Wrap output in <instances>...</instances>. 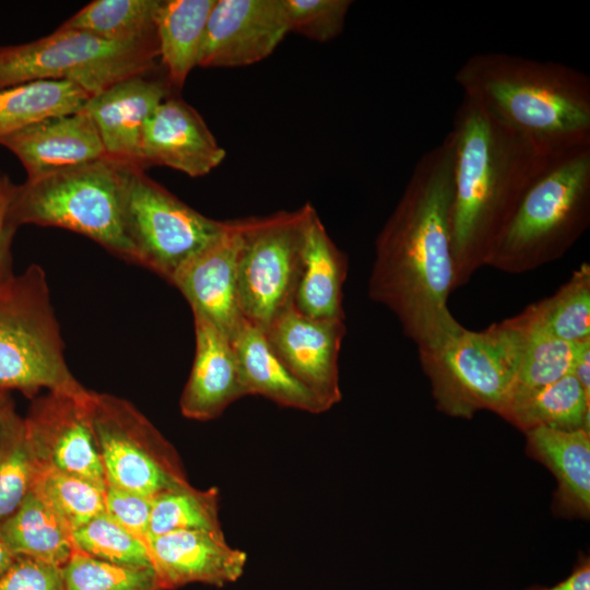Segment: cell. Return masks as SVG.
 I'll use <instances>...</instances> for the list:
<instances>
[{"mask_svg": "<svg viewBox=\"0 0 590 590\" xmlns=\"http://www.w3.org/2000/svg\"><path fill=\"white\" fill-rule=\"evenodd\" d=\"M452 198L453 148L447 133L420 157L375 241L368 295L397 317L417 347L459 323L448 307L455 291Z\"/></svg>", "mask_w": 590, "mask_h": 590, "instance_id": "obj_1", "label": "cell"}, {"mask_svg": "<svg viewBox=\"0 0 590 590\" xmlns=\"http://www.w3.org/2000/svg\"><path fill=\"white\" fill-rule=\"evenodd\" d=\"M455 290L485 266L499 233L555 156L462 98L451 129Z\"/></svg>", "mask_w": 590, "mask_h": 590, "instance_id": "obj_2", "label": "cell"}, {"mask_svg": "<svg viewBox=\"0 0 590 590\" xmlns=\"http://www.w3.org/2000/svg\"><path fill=\"white\" fill-rule=\"evenodd\" d=\"M455 80L464 98L552 155L590 145V79L573 67L480 52Z\"/></svg>", "mask_w": 590, "mask_h": 590, "instance_id": "obj_3", "label": "cell"}, {"mask_svg": "<svg viewBox=\"0 0 590 590\" xmlns=\"http://www.w3.org/2000/svg\"><path fill=\"white\" fill-rule=\"evenodd\" d=\"M590 224V145L555 155L499 233L485 266L524 273L562 258Z\"/></svg>", "mask_w": 590, "mask_h": 590, "instance_id": "obj_4", "label": "cell"}, {"mask_svg": "<svg viewBox=\"0 0 590 590\" xmlns=\"http://www.w3.org/2000/svg\"><path fill=\"white\" fill-rule=\"evenodd\" d=\"M130 165L109 157L15 185L9 219L69 229L135 263L123 226V194Z\"/></svg>", "mask_w": 590, "mask_h": 590, "instance_id": "obj_5", "label": "cell"}, {"mask_svg": "<svg viewBox=\"0 0 590 590\" xmlns=\"http://www.w3.org/2000/svg\"><path fill=\"white\" fill-rule=\"evenodd\" d=\"M42 389L86 390L67 365L46 273L31 264L0 286V390L34 398Z\"/></svg>", "mask_w": 590, "mask_h": 590, "instance_id": "obj_6", "label": "cell"}, {"mask_svg": "<svg viewBox=\"0 0 590 590\" xmlns=\"http://www.w3.org/2000/svg\"><path fill=\"white\" fill-rule=\"evenodd\" d=\"M417 352L439 411L459 418L482 410L500 413L517 367V339L508 319L481 331L458 323Z\"/></svg>", "mask_w": 590, "mask_h": 590, "instance_id": "obj_7", "label": "cell"}, {"mask_svg": "<svg viewBox=\"0 0 590 590\" xmlns=\"http://www.w3.org/2000/svg\"><path fill=\"white\" fill-rule=\"evenodd\" d=\"M157 59V38L110 42L59 26L33 42L0 47V90L63 80L92 97L120 80L153 71Z\"/></svg>", "mask_w": 590, "mask_h": 590, "instance_id": "obj_8", "label": "cell"}, {"mask_svg": "<svg viewBox=\"0 0 590 590\" xmlns=\"http://www.w3.org/2000/svg\"><path fill=\"white\" fill-rule=\"evenodd\" d=\"M314 209L307 202L294 211L239 219L238 307L262 330L293 305Z\"/></svg>", "mask_w": 590, "mask_h": 590, "instance_id": "obj_9", "label": "cell"}, {"mask_svg": "<svg viewBox=\"0 0 590 590\" xmlns=\"http://www.w3.org/2000/svg\"><path fill=\"white\" fill-rule=\"evenodd\" d=\"M90 412L107 487L154 499L189 485L174 447L129 401L91 391Z\"/></svg>", "mask_w": 590, "mask_h": 590, "instance_id": "obj_10", "label": "cell"}, {"mask_svg": "<svg viewBox=\"0 0 590 590\" xmlns=\"http://www.w3.org/2000/svg\"><path fill=\"white\" fill-rule=\"evenodd\" d=\"M123 226L135 263L169 283L177 272L224 228L130 167L123 194Z\"/></svg>", "mask_w": 590, "mask_h": 590, "instance_id": "obj_11", "label": "cell"}, {"mask_svg": "<svg viewBox=\"0 0 590 590\" xmlns=\"http://www.w3.org/2000/svg\"><path fill=\"white\" fill-rule=\"evenodd\" d=\"M91 390L48 391L33 400L24 417L39 469H52L107 489L90 412Z\"/></svg>", "mask_w": 590, "mask_h": 590, "instance_id": "obj_12", "label": "cell"}, {"mask_svg": "<svg viewBox=\"0 0 590 590\" xmlns=\"http://www.w3.org/2000/svg\"><path fill=\"white\" fill-rule=\"evenodd\" d=\"M290 33L283 0H215L198 67L236 68L269 57Z\"/></svg>", "mask_w": 590, "mask_h": 590, "instance_id": "obj_13", "label": "cell"}, {"mask_svg": "<svg viewBox=\"0 0 590 590\" xmlns=\"http://www.w3.org/2000/svg\"><path fill=\"white\" fill-rule=\"evenodd\" d=\"M287 369L330 410L342 399L339 354L346 333L344 319H319L285 309L263 330Z\"/></svg>", "mask_w": 590, "mask_h": 590, "instance_id": "obj_14", "label": "cell"}, {"mask_svg": "<svg viewBox=\"0 0 590 590\" xmlns=\"http://www.w3.org/2000/svg\"><path fill=\"white\" fill-rule=\"evenodd\" d=\"M239 249V219L225 221L223 231L170 282L187 299L193 316L204 319L231 339L244 320L237 299Z\"/></svg>", "mask_w": 590, "mask_h": 590, "instance_id": "obj_15", "label": "cell"}, {"mask_svg": "<svg viewBox=\"0 0 590 590\" xmlns=\"http://www.w3.org/2000/svg\"><path fill=\"white\" fill-rule=\"evenodd\" d=\"M172 88L165 75L150 71L120 80L87 101L83 110L92 118L107 157L145 170L143 126Z\"/></svg>", "mask_w": 590, "mask_h": 590, "instance_id": "obj_16", "label": "cell"}, {"mask_svg": "<svg viewBox=\"0 0 590 590\" xmlns=\"http://www.w3.org/2000/svg\"><path fill=\"white\" fill-rule=\"evenodd\" d=\"M144 167L167 166L190 177L208 175L225 158L201 115L181 98L169 96L146 119L141 138Z\"/></svg>", "mask_w": 590, "mask_h": 590, "instance_id": "obj_17", "label": "cell"}, {"mask_svg": "<svg viewBox=\"0 0 590 590\" xmlns=\"http://www.w3.org/2000/svg\"><path fill=\"white\" fill-rule=\"evenodd\" d=\"M34 180L106 157L92 118L79 113L50 117L0 139Z\"/></svg>", "mask_w": 590, "mask_h": 590, "instance_id": "obj_18", "label": "cell"}, {"mask_svg": "<svg viewBox=\"0 0 590 590\" xmlns=\"http://www.w3.org/2000/svg\"><path fill=\"white\" fill-rule=\"evenodd\" d=\"M153 569L162 589L190 582L224 586L244 573L247 555L222 530H184L152 538Z\"/></svg>", "mask_w": 590, "mask_h": 590, "instance_id": "obj_19", "label": "cell"}, {"mask_svg": "<svg viewBox=\"0 0 590 590\" xmlns=\"http://www.w3.org/2000/svg\"><path fill=\"white\" fill-rule=\"evenodd\" d=\"M193 319L194 358L179 406L187 418L209 421L246 392L232 339L204 319Z\"/></svg>", "mask_w": 590, "mask_h": 590, "instance_id": "obj_20", "label": "cell"}, {"mask_svg": "<svg viewBox=\"0 0 590 590\" xmlns=\"http://www.w3.org/2000/svg\"><path fill=\"white\" fill-rule=\"evenodd\" d=\"M527 452L555 476L552 508L565 518L590 516V432L538 427L524 433Z\"/></svg>", "mask_w": 590, "mask_h": 590, "instance_id": "obj_21", "label": "cell"}, {"mask_svg": "<svg viewBox=\"0 0 590 590\" xmlns=\"http://www.w3.org/2000/svg\"><path fill=\"white\" fill-rule=\"evenodd\" d=\"M347 270V256L331 239L314 209L306 228L294 307L311 318L344 319L343 284Z\"/></svg>", "mask_w": 590, "mask_h": 590, "instance_id": "obj_22", "label": "cell"}, {"mask_svg": "<svg viewBox=\"0 0 590 590\" xmlns=\"http://www.w3.org/2000/svg\"><path fill=\"white\" fill-rule=\"evenodd\" d=\"M232 342L246 396H262L280 405L312 414L328 411L282 363L262 329L244 319Z\"/></svg>", "mask_w": 590, "mask_h": 590, "instance_id": "obj_23", "label": "cell"}, {"mask_svg": "<svg viewBox=\"0 0 590 590\" xmlns=\"http://www.w3.org/2000/svg\"><path fill=\"white\" fill-rule=\"evenodd\" d=\"M215 0H160L155 13L160 60L172 87L181 88L194 67Z\"/></svg>", "mask_w": 590, "mask_h": 590, "instance_id": "obj_24", "label": "cell"}, {"mask_svg": "<svg viewBox=\"0 0 590 590\" xmlns=\"http://www.w3.org/2000/svg\"><path fill=\"white\" fill-rule=\"evenodd\" d=\"M508 321L517 339V367L505 405L571 374L581 351L590 344V340L573 343L548 335L521 312Z\"/></svg>", "mask_w": 590, "mask_h": 590, "instance_id": "obj_25", "label": "cell"}, {"mask_svg": "<svg viewBox=\"0 0 590 590\" xmlns=\"http://www.w3.org/2000/svg\"><path fill=\"white\" fill-rule=\"evenodd\" d=\"M499 416L523 433L538 427L590 432V396L569 374L508 402Z\"/></svg>", "mask_w": 590, "mask_h": 590, "instance_id": "obj_26", "label": "cell"}, {"mask_svg": "<svg viewBox=\"0 0 590 590\" xmlns=\"http://www.w3.org/2000/svg\"><path fill=\"white\" fill-rule=\"evenodd\" d=\"M0 540L16 557H31L61 568L74 550L70 533L33 491L12 515L0 521Z\"/></svg>", "mask_w": 590, "mask_h": 590, "instance_id": "obj_27", "label": "cell"}, {"mask_svg": "<svg viewBox=\"0 0 590 590\" xmlns=\"http://www.w3.org/2000/svg\"><path fill=\"white\" fill-rule=\"evenodd\" d=\"M91 95L63 80H39L0 90V139L44 119L81 111Z\"/></svg>", "mask_w": 590, "mask_h": 590, "instance_id": "obj_28", "label": "cell"}, {"mask_svg": "<svg viewBox=\"0 0 590 590\" xmlns=\"http://www.w3.org/2000/svg\"><path fill=\"white\" fill-rule=\"evenodd\" d=\"M521 315L556 339L573 343L590 340L589 263H581L553 295L527 306Z\"/></svg>", "mask_w": 590, "mask_h": 590, "instance_id": "obj_29", "label": "cell"}, {"mask_svg": "<svg viewBox=\"0 0 590 590\" xmlns=\"http://www.w3.org/2000/svg\"><path fill=\"white\" fill-rule=\"evenodd\" d=\"M160 0H94L60 27L84 32L110 42L156 37L155 13Z\"/></svg>", "mask_w": 590, "mask_h": 590, "instance_id": "obj_30", "label": "cell"}, {"mask_svg": "<svg viewBox=\"0 0 590 590\" xmlns=\"http://www.w3.org/2000/svg\"><path fill=\"white\" fill-rule=\"evenodd\" d=\"M32 491L71 536L75 530L106 511L107 489L69 473L39 469Z\"/></svg>", "mask_w": 590, "mask_h": 590, "instance_id": "obj_31", "label": "cell"}, {"mask_svg": "<svg viewBox=\"0 0 590 590\" xmlns=\"http://www.w3.org/2000/svg\"><path fill=\"white\" fill-rule=\"evenodd\" d=\"M38 471L24 417L14 411L0 432V521L21 506Z\"/></svg>", "mask_w": 590, "mask_h": 590, "instance_id": "obj_32", "label": "cell"}, {"mask_svg": "<svg viewBox=\"0 0 590 590\" xmlns=\"http://www.w3.org/2000/svg\"><path fill=\"white\" fill-rule=\"evenodd\" d=\"M217 502L216 488L199 491L190 484L157 496L150 511L152 538L184 530H222Z\"/></svg>", "mask_w": 590, "mask_h": 590, "instance_id": "obj_33", "label": "cell"}, {"mask_svg": "<svg viewBox=\"0 0 590 590\" xmlns=\"http://www.w3.org/2000/svg\"><path fill=\"white\" fill-rule=\"evenodd\" d=\"M61 570L66 590H163L153 568L108 563L76 548Z\"/></svg>", "mask_w": 590, "mask_h": 590, "instance_id": "obj_34", "label": "cell"}, {"mask_svg": "<svg viewBox=\"0 0 590 590\" xmlns=\"http://www.w3.org/2000/svg\"><path fill=\"white\" fill-rule=\"evenodd\" d=\"M74 548L108 563L153 568L145 548L106 511L75 530Z\"/></svg>", "mask_w": 590, "mask_h": 590, "instance_id": "obj_35", "label": "cell"}, {"mask_svg": "<svg viewBox=\"0 0 590 590\" xmlns=\"http://www.w3.org/2000/svg\"><path fill=\"white\" fill-rule=\"evenodd\" d=\"M350 0H283L290 32L329 42L342 32Z\"/></svg>", "mask_w": 590, "mask_h": 590, "instance_id": "obj_36", "label": "cell"}, {"mask_svg": "<svg viewBox=\"0 0 590 590\" xmlns=\"http://www.w3.org/2000/svg\"><path fill=\"white\" fill-rule=\"evenodd\" d=\"M153 499L113 487L106 491V512L110 515L148 552L153 565L150 511Z\"/></svg>", "mask_w": 590, "mask_h": 590, "instance_id": "obj_37", "label": "cell"}, {"mask_svg": "<svg viewBox=\"0 0 590 590\" xmlns=\"http://www.w3.org/2000/svg\"><path fill=\"white\" fill-rule=\"evenodd\" d=\"M0 590H66L61 567L17 556L0 577Z\"/></svg>", "mask_w": 590, "mask_h": 590, "instance_id": "obj_38", "label": "cell"}, {"mask_svg": "<svg viewBox=\"0 0 590 590\" xmlns=\"http://www.w3.org/2000/svg\"><path fill=\"white\" fill-rule=\"evenodd\" d=\"M14 187L15 184L3 175L0 184V286L15 275L11 247L17 227L9 219V206Z\"/></svg>", "mask_w": 590, "mask_h": 590, "instance_id": "obj_39", "label": "cell"}, {"mask_svg": "<svg viewBox=\"0 0 590 590\" xmlns=\"http://www.w3.org/2000/svg\"><path fill=\"white\" fill-rule=\"evenodd\" d=\"M527 590H590V559L581 555L571 574L552 587L532 586Z\"/></svg>", "mask_w": 590, "mask_h": 590, "instance_id": "obj_40", "label": "cell"}, {"mask_svg": "<svg viewBox=\"0 0 590 590\" xmlns=\"http://www.w3.org/2000/svg\"><path fill=\"white\" fill-rule=\"evenodd\" d=\"M585 392L590 396V344L581 351L571 373Z\"/></svg>", "mask_w": 590, "mask_h": 590, "instance_id": "obj_41", "label": "cell"}, {"mask_svg": "<svg viewBox=\"0 0 590 590\" xmlns=\"http://www.w3.org/2000/svg\"><path fill=\"white\" fill-rule=\"evenodd\" d=\"M15 411L10 391L0 390V432L7 418Z\"/></svg>", "mask_w": 590, "mask_h": 590, "instance_id": "obj_42", "label": "cell"}, {"mask_svg": "<svg viewBox=\"0 0 590 590\" xmlns=\"http://www.w3.org/2000/svg\"><path fill=\"white\" fill-rule=\"evenodd\" d=\"M16 556L0 540V577L10 568Z\"/></svg>", "mask_w": 590, "mask_h": 590, "instance_id": "obj_43", "label": "cell"}, {"mask_svg": "<svg viewBox=\"0 0 590 590\" xmlns=\"http://www.w3.org/2000/svg\"><path fill=\"white\" fill-rule=\"evenodd\" d=\"M2 177H3V175L0 174V184H1Z\"/></svg>", "mask_w": 590, "mask_h": 590, "instance_id": "obj_44", "label": "cell"}]
</instances>
